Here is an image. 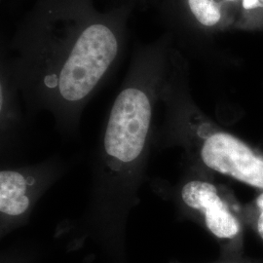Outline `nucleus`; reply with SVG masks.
<instances>
[{"mask_svg": "<svg viewBox=\"0 0 263 263\" xmlns=\"http://www.w3.org/2000/svg\"><path fill=\"white\" fill-rule=\"evenodd\" d=\"M134 5L98 9L95 0H37L20 22L3 70L27 112L51 114L64 137L121 58Z\"/></svg>", "mask_w": 263, "mask_h": 263, "instance_id": "f257e3e1", "label": "nucleus"}, {"mask_svg": "<svg viewBox=\"0 0 263 263\" xmlns=\"http://www.w3.org/2000/svg\"><path fill=\"white\" fill-rule=\"evenodd\" d=\"M262 1H263V0H262Z\"/></svg>", "mask_w": 263, "mask_h": 263, "instance_id": "9b49d317", "label": "nucleus"}, {"mask_svg": "<svg viewBox=\"0 0 263 263\" xmlns=\"http://www.w3.org/2000/svg\"><path fill=\"white\" fill-rule=\"evenodd\" d=\"M23 104L19 92L10 81L7 74L0 72V128L1 151L12 152L19 145L24 129V115L21 107Z\"/></svg>", "mask_w": 263, "mask_h": 263, "instance_id": "423d86ee", "label": "nucleus"}, {"mask_svg": "<svg viewBox=\"0 0 263 263\" xmlns=\"http://www.w3.org/2000/svg\"><path fill=\"white\" fill-rule=\"evenodd\" d=\"M72 167V162L52 156L36 164L5 166L0 171V235L28 224L38 201Z\"/></svg>", "mask_w": 263, "mask_h": 263, "instance_id": "39448f33", "label": "nucleus"}, {"mask_svg": "<svg viewBox=\"0 0 263 263\" xmlns=\"http://www.w3.org/2000/svg\"><path fill=\"white\" fill-rule=\"evenodd\" d=\"M233 0H186L191 16L204 28L216 27L222 19L223 4Z\"/></svg>", "mask_w": 263, "mask_h": 263, "instance_id": "0eeeda50", "label": "nucleus"}, {"mask_svg": "<svg viewBox=\"0 0 263 263\" xmlns=\"http://www.w3.org/2000/svg\"><path fill=\"white\" fill-rule=\"evenodd\" d=\"M151 189L171 202L179 217L205 229L219 246L220 256L243 255L248 228L244 205L231 189L216 180V175L186 165L175 184L155 179Z\"/></svg>", "mask_w": 263, "mask_h": 263, "instance_id": "20e7f679", "label": "nucleus"}, {"mask_svg": "<svg viewBox=\"0 0 263 263\" xmlns=\"http://www.w3.org/2000/svg\"><path fill=\"white\" fill-rule=\"evenodd\" d=\"M244 213L247 227L263 240V191L244 205Z\"/></svg>", "mask_w": 263, "mask_h": 263, "instance_id": "6e6552de", "label": "nucleus"}, {"mask_svg": "<svg viewBox=\"0 0 263 263\" xmlns=\"http://www.w3.org/2000/svg\"><path fill=\"white\" fill-rule=\"evenodd\" d=\"M213 263H263V261L246 258L243 255H239V256H220L218 260Z\"/></svg>", "mask_w": 263, "mask_h": 263, "instance_id": "1a4fd4ad", "label": "nucleus"}, {"mask_svg": "<svg viewBox=\"0 0 263 263\" xmlns=\"http://www.w3.org/2000/svg\"><path fill=\"white\" fill-rule=\"evenodd\" d=\"M164 45L138 48L95 149L81 215L58 227L71 245H98L113 263H127L129 216L140 204L155 131L154 113L169 74Z\"/></svg>", "mask_w": 263, "mask_h": 263, "instance_id": "f03ea898", "label": "nucleus"}, {"mask_svg": "<svg viewBox=\"0 0 263 263\" xmlns=\"http://www.w3.org/2000/svg\"><path fill=\"white\" fill-rule=\"evenodd\" d=\"M258 0H243V6L245 9H252L257 4Z\"/></svg>", "mask_w": 263, "mask_h": 263, "instance_id": "9d476101", "label": "nucleus"}, {"mask_svg": "<svg viewBox=\"0 0 263 263\" xmlns=\"http://www.w3.org/2000/svg\"><path fill=\"white\" fill-rule=\"evenodd\" d=\"M184 87L176 70H170L161 95L164 120L160 128L155 127L153 147H179L186 165L263 191L262 151L208 119Z\"/></svg>", "mask_w": 263, "mask_h": 263, "instance_id": "7ed1b4c3", "label": "nucleus"}]
</instances>
